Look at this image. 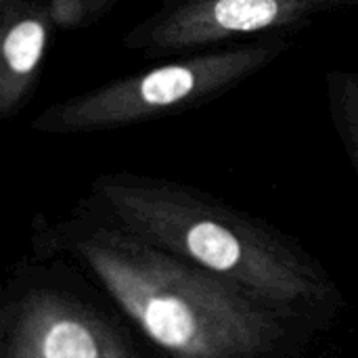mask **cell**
I'll list each match as a JSON object with an SVG mask.
<instances>
[{"mask_svg":"<svg viewBox=\"0 0 358 358\" xmlns=\"http://www.w3.org/2000/svg\"><path fill=\"white\" fill-rule=\"evenodd\" d=\"M325 90L334 122L350 151L358 155V71L329 69L325 76Z\"/></svg>","mask_w":358,"mask_h":358,"instance_id":"6","label":"cell"},{"mask_svg":"<svg viewBox=\"0 0 358 358\" xmlns=\"http://www.w3.org/2000/svg\"><path fill=\"white\" fill-rule=\"evenodd\" d=\"M50 17L57 29H80L88 27V10L84 0H48Z\"/></svg>","mask_w":358,"mask_h":358,"instance_id":"8","label":"cell"},{"mask_svg":"<svg viewBox=\"0 0 358 358\" xmlns=\"http://www.w3.org/2000/svg\"><path fill=\"white\" fill-rule=\"evenodd\" d=\"M117 2L120 0H84L86 10H88V25H94L101 19H105Z\"/></svg>","mask_w":358,"mask_h":358,"instance_id":"9","label":"cell"},{"mask_svg":"<svg viewBox=\"0 0 358 358\" xmlns=\"http://www.w3.org/2000/svg\"><path fill=\"white\" fill-rule=\"evenodd\" d=\"M292 48L294 42L285 36H264L187 52L50 105L34 120V128L94 132L187 111L239 88Z\"/></svg>","mask_w":358,"mask_h":358,"instance_id":"1","label":"cell"},{"mask_svg":"<svg viewBox=\"0 0 358 358\" xmlns=\"http://www.w3.org/2000/svg\"><path fill=\"white\" fill-rule=\"evenodd\" d=\"M42 358H101L94 336L78 321L52 323L40 346Z\"/></svg>","mask_w":358,"mask_h":358,"instance_id":"7","label":"cell"},{"mask_svg":"<svg viewBox=\"0 0 358 358\" xmlns=\"http://www.w3.org/2000/svg\"><path fill=\"white\" fill-rule=\"evenodd\" d=\"M109 283L157 344L187 357L203 355L206 336L201 329V317L187 300L170 294H145L141 289L134 292L117 281Z\"/></svg>","mask_w":358,"mask_h":358,"instance_id":"4","label":"cell"},{"mask_svg":"<svg viewBox=\"0 0 358 358\" xmlns=\"http://www.w3.org/2000/svg\"><path fill=\"white\" fill-rule=\"evenodd\" d=\"M48 0H0V115L21 111L40 84L55 31Z\"/></svg>","mask_w":358,"mask_h":358,"instance_id":"3","label":"cell"},{"mask_svg":"<svg viewBox=\"0 0 358 358\" xmlns=\"http://www.w3.org/2000/svg\"><path fill=\"white\" fill-rule=\"evenodd\" d=\"M185 241L189 254L197 262L218 273L237 268L243 258L239 239L216 222H197L189 229Z\"/></svg>","mask_w":358,"mask_h":358,"instance_id":"5","label":"cell"},{"mask_svg":"<svg viewBox=\"0 0 358 358\" xmlns=\"http://www.w3.org/2000/svg\"><path fill=\"white\" fill-rule=\"evenodd\" d=\"M348 8L358 0H162L124 34L122 46L147 59L180 57L243 36H283Z\"/></svg>","mask_w":358,"mask_h":358,"instance_id":"2","label":"cell"}]
</instances>
